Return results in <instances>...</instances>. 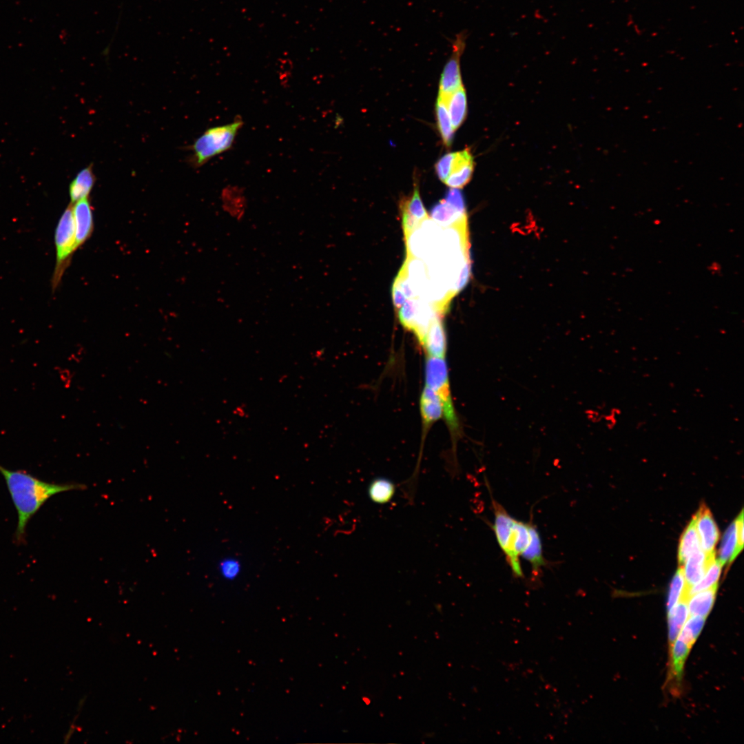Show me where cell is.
<instances>
[{
	"instance_id": "1",
	"label": "cell",
	"mask_w": 744,
	"mask_h": 744,
	"mask_svg": "<svg viewBox=\"0 0 744 744\" xmlns=\"http://www.w3.org/2000/svg\"><path fill=\"white\" fill-rule=\"evenodd\" d=\"M9 494L17 513L14 534L17 544L25 542L26 528L32 517L52 496L59 493L83 490L85 485L75 483L54 484L43 481L24 471L9 470L0 464Z\"/></svg>"
},
{
	"instance_id": "31",
	"label": "cell",
	"mask_w": 744,
	"mask_h": 744,
	"mask_svg": "<svg viewBox=\"0 0 744 744\" xmlns=\"http://www.w3.org/2000/svg\"><path fill=\"white\" fill-rule=\"evenodd\" d=\"M444 200L459 211H466L462 194L457 188L449 189Z\"/></svg>"
},
{
	"instance_id": "25",
	"label": "cell",
	"mask_w": 744,
	"mask_h": 744,
	"mask_svg": "<svg viewBox=\"0 0 744 744\" xmlns=\"http://www.w3.org/2000/svg\"><path fill=\"white\" fill-rule=\"evenodd\" d=\"M705 619L698 615L690 616L683 626L677 638L692 647L704 626Z\"/></svg>"
},
{
	"instance_id": "21",
	"label": "cell",
	"mask_w": 744,
	"mask_h": 744,
	"mask_svg": "<svg viewBox=\"0 0 744 744\" xmlns=\"http://www.w3.org/2000/svg\"><path fill=\"white\" fill-rule=\"evenodd\" d=\"M530 533V542L521 557L530 562L533 573L537 575L540 568L546 565V561L543 556L540 535L534 524L531 526Z\"/></svg>"
},
{
	"instance_id": "18",
	"label": "cell",
	"mask_w": 744,
	"mask_h": 744,
	"mask_svg": "<svg viewBox=\"0 0 744 744\" xmlns=\"http://www.w3.org/2000/svg\"><path fill=\"white\" fill-rule=\"evenodd\" d=\"M689 617L687 599H681L668 611V641L670 648L676 639L683 626Z\"/></svg>"
},
{
	"instance_id": "23",
	"label": "cell",
	"mask_w": 744,
	"mask_h": 744,
	"mask_svg": "<svg viewBox=\"0 0 744 744\" xmlns=\"http://www.w3.org/2000/svg\"><path fill=\"white\" fill-rule=\"evenodd\" d=\"M436 115L438 128L444 145H451L455 130L453 128L448 107L447 101L438 96L436 103Z\"/></svg>"
},
{
	"instance_id": "26",
	"label": "cell",
	"mask_w": 744,
	"mask_h": 744,
	"mask_svg": "<svg viewBox=\"0 0 744 744\" xmlns=\"http://www.w3.org/2000/svg\"><path fill=\"white\" fill-rule=\"evenodd\" d=\"M685 591L686 587L683 569L682 567H679L674 575L670 583L667 601L668 611L676 605L681 599H686Z\"/></svg>"
},
{
	"instance_id": "5",
	"label": "cell",
	"mask_w": 744,
	"mask_h": 744,
	"mask_svg": "<svg viewBox=\"0 0 744 744\" xmlns=\"http://www.w3.org/2000/svg\"><path fill=\"white\" fill-rule=\"evenodd\" d=\"M56 264L52 277L55 289L70 265L76 249L75 228L72 204L63 212L55 229Z\"/></svg>"
},
{
	"instance_id": "29",
	"label": "cell",
	"mask_w": 744,
	"mask_h": 744,
	"mask_svg": "<svg viewBox=\"0 0 744 744\" xmlns=\"http://www.w3.org/2000/svg\"><path fill=\"white\" fill-rule=\"evenodd\" d=\"M417 309V298L408 299L398 309V318L402 326L412 331Z\"/></svg>"
},
{
	"instance_id": "20",
	"label": "cell",
	"mask_w": 744,
	"mask_h": 744,
	"mask_svg": "<svg viewBox=\"0 0 744 744\" xmlns=\"http://www.w3.org/2000/svg\"><path fill=\"white\" fill-rule=\"evenodd\" d=\"M447 107L453 128L456 130L464 121L467 112L466 96L464 86L448 97Z\"/></svg>"
},
{
	"instance_id": "27",
	"label": "cell",
	"mask_w": 744,
	"mask_h": 744,
	"mask_svg": "<svg viewBox=\"0 0 744 744\" xmlns=\"http://www.w3.org/2000/svg\"><path fill=\"white\" fill-rule=\"evenodd\" d=\"M400 209L421 222L429 218L423 205L417 187H415L410 198L402 200Z\"/></svg>"
},
{
	"instance_id": "16",
	"label": "cell",
	"mask_w": 744,
	"mask_h": 744,
	"mask_svg": "<svg viewBox=\"0 0 744 744\" xmlns=\"http://www.w3.org/2000/svg\"><path fill=\"white\" fill-rule=\"evenodd\" d=\"M700 541L693 519L684 529L679 543L678 561L680 567H682L687 559L695 551L701 549Z\"/></svg>"
},
{
	"instance_id": "13",
	"label": "cell",
	"mask_w": 744,
	"mask_h": 744,
	"mask_svg": "<svg viewBox=\"0 0 744 744\" xmlns=\"http://www.w3.org/2000/svg\"><path fill=\"white\" fill-rule=\"evenodd\" d=\"M95 181L96 177L92 165L81 170L70 185L69 194L71 204L89 197Z\"/></svg>"
},
{
	"instance_id": "2",
	"label": "cell",
	"mask_w": 744,
	"mask_h": 744,
	"mask_svg": "<svg viewBox=\"0 0 744 744\" xmlns=\"http://www.w3.org/2000/svg\"><path fill=\"white\" fill-rule=\"evenodd\" d=\"M492 504L495 515L492 527L497 543L506 555L513 575L523 577L519 557L530 542L533 524L513 518L494 499H492Z\"/></svg>"
},
{
	"instance_id": "19",
	"label": "cell",
	"mask_w": 744,
	"mask_h": 744,
	"mask_svg": "<svg viewBox=\"0 0 744 744\" xmlns=\"http://www.w3.org/2000/svg\"><path fill=\"white\" fill-rule=\"evenodd\" d=\"M430 216L442 227H450L467 216L466 211H459L444 199L434 205Z\"/></svg>"
},
{
	"instance_id": "22",
	"label": "cell",
	"mask_w": 744,
	"mask_h": 744,
	"mask_svg": "<svg viewBox=\"0 0 744 744\" xmlns=\"http://www.w3.org/2000/svg\"><path fill=\"white\" fill-rule=\"evenodd\" d=\"M738 555L736 521L734 520L724 533L718 559L723 566L730 564Z\"/></svg>"
},
{
	"instance_id": "34",
	"label": "cell",
	"mask_w": 744,
	"mask_h": 744,
	"mask_svg": "<svg viewBox=\"0 0 744 744\" xmlns=\"http://www.w3.org/2000/svg\"><path fill=\"white\" fill-rule=\"evenodd\" d=\"M392 297L393 305L396 309H399L406 300L404 294L395 283L392 287Z\"/></svg>"
},
{
	"instance_id": "28",
	"label": "cell",
	"mask_w": 744,
	"mask_h": 744,
	"mask_svg": "<svg viewBox=\"0 0 744 744\" xmlns=\"http://www.w3.org/2000/svg\"><path fill=\"white\" fill-rule=\"evenodd\" d=\"M218 570L223 579L233 581L240 575L242 564L236 557H226L219 561Z\"/></svg>"
},
{
	"instance_id": "33",
	"label": "cell",
	"mask_w": 744,
	"mask_h": 744,
	"mask_svg": "<svg viewBox=\"0 0 744 744\" xmlns=\"http://www.w3.org/2000/svg\"><path fill=\"white\" fill-rule=\"evenodd\" d=\"M736 533L737 540V552L739 554L743 548V512L741 510L739 515L735 519Z\"/></svg>"
},
{
	"instance_id": "30",
	"label": "cell",
	"mask_w": 744,
	"mask_h": 744,
	"mask_svg": "<svg viewBox=\"0 0 744 744\" xmlns=\"http://www.w3.org/2000/svg\"><path fill=\"white\" fill-rule=\"evenodd\" d=\"M455 152L443 156L435 164V172L438 178L444 182L452 170Z\"/></svg>"
},
{
	"instance_id": "17",
	"label": "cell",
	"mask_w": 744,
	"mask_h": 744,
	"mask_svg": "<svg viewBox=\"0 0 744 744\" xmlns=\"http://www.w3.org/2000/svg\"><path fill=\"white\" fill-rule=\"evenodd\" d=\"M396 491L395 484L386 477H376L369 484L368 496L371 502L377 504H386L393 498Z\"/></svg>"
},
{
	"instance_id": "3",
	"label": "cell",
	"mask_w": 744,
	"mask_h": 744,
	"mask_svg": "<svg viewBox=\"0 0 744 744\" xmlns=\"http://www.w3.org/2000/svg\"><path fill=\"white\" fill-rule=\"evenodd\" d=\"M242 124L241 119L236 118L232 123L213 127L204 132L192 146L190 161L192 166L200 167L213 157L229 150Z\"/></svg>"
},
{
	"instance_id": "4",
	"label": "cell",
	"mask_w": 744,
	"mask_h": 744,
	"mask_svg": "<svg viewBox=\"0 0 744 744\" xmlns=\"http://www.w3.org/2000/svg\"><path fill=\"white\" fill-rule=\"evenodd\" d=\"M426 386L433 389L439 397L443 408V415L453 433L458 431V420L449 389L447 366L444 358L428 356L425 364Z\"/></svg>"
},
{
	"instance_id": "24",
	"label": "cell",
	"mask_w": 744,
	"mask_h": 744,
	"mask_svg": "<svg viewBox=\"0 0 744 744\" xmlns=\"http://www.w3.org/2000/svg\"><path fill=\"white\" fill-rule=\"evenodd\" d=\"M722 566L723 565L719 560L715 559L709 566L703 578L688 590L686 593L687 599L698 592L718 585Z\"/></svg>"
},
{
	"instance_id": "32",
	"label": "cell",
	"mask_w": 744,
	"mask_h": 744,
	"mask_svg": "<svg viewBox=\"0 0 744 744\" xmlns=\"http://www.w3.org/2000/svg\"><path fill=\"white\" fill-rule=\"evenodd\" d=\"M401 211L402 217V229L405 238L411 233H412L415 229L418 228L422 221L421 222L417 220L415 218L413 217L409 213L404 210Z\"/></svg>"
},
{
	"instance_id": "14",
	"label": "cell",
	"mask_w": 744,
	"mask_h": 744,
	"mask_svg": "<svg viewBox=\"0 0 744 744\" xmlns=\"http://www.w3.org/2000/svg\"><path fill=\"white\" fill-rule=\"evenodd\" d=\"M717 586L698 592L689 597L687 604L689 616L698 615L707 617L714 605Z\"/></svg>"
},
{
	"instance_id": "8",
	"label": "cell",
	"mask_w": 744,
	"mask_h": 744,
	"mask_svg": "<svg viewBox=\"0 0 744 744\" xmlns=\"http://www.w3.org/2000/svg\"><path fill=\"white\" fill-rule=\"evenodd\" d=\"M89 198L87 197L72 204L76 249L91 237L94 230L92 208Z\"/></svg>"
},
{
	"instance_id": "11",
	"label": "cell",
	"mask_w": 744,
	"mask_h": 744,
	"mask_svg": "<svg viewBox=\"0 0 744 744\" xmlns=\"http://www.w3.org/2000/svg\"><path fill=\"white\" fill-rule=\"evenodd\" d=\"M422 345L428 356L444 358L446 351V339L440 316H436L431 320Z\"/></svg>"
},
{
	"instance_id": "15",
	"label": "cell",
	"mask_w": 744,
	"mask_h": 744,
	"mask_svg": "<svg viewBox=\"0 0 744 744\" xmlns=\"http://www.w3.org/2000/svg\"><path fill=\"white\" fill-rule=\"evenodd\" d=\"M692 647L676 638L672 645L670 648V666L668 673V679L679 683L682 677L684 663Z\"/></svg>"
},
{
	"instance_id": "9",
	"label": "cell",
	"mask_w": 744,
	"mask_h": 744,
	"mask_svg": "<svg viewBox=\"0 0 744 744\" xmlns=\"http://www.w3.org/2000/svg\"><path fill=\"white\" fill-rule=\"evenodd\" d=\"M715 559V552L707 554L701 549L694 552L687 559L682 568L686 587L685 597L688 590L703 578Z\"/></svg>"
},
{
	"instance_id": "10",
	"label": "cell",
	"mask_w": 744,
	"mask_h": 744,
	"mask_svg": "<svg viewBox=\"0 0 744 744\" xmlns=\"http://www.w3.org/2000/svg\"><path fill=\"white\" fill-rule=\"evenodd\" d=\"M473 167V158L468 149L455 152L452 170L444 183L451 188L463 187L471 180Z\"/></svg>"
},
{
	"instance_id": "12",
	"label": "cell",
	"mask_w": 744,
	"mask_h": 744,
	"mask_svg": "<svg viewBox=\"0 0 744 744\" xmlns=\"http://www.w3.org/2000/svg\"><path fill=\"white\" fill-rule=\"evenodd\" d=\"M420 407L423 424L425 427L429 426L440 420L443 415L442 404L439 397L433 389L427 386H425L421 394Z\"/></svg>"
},
{
	"instance_id": "7",
	"label": "cell",
	"mask_w": 744,
	"mask_h": 744,
	"mask_svg": "<svg viewBox=\"0 0 744 744\" xmlns=\"http://www.w3.org/2000/svg\"><path fill=\"white\" fill-rule=\"evenodd\" d=\"M698 533L701 548L707 553L715 552L719 531L709 508L702 503L692 517Z\"/></svg>"
},
{
	"instance_id": "6",
	"label": "cell",
	"mask_w": 744,
	"mask_h": 744,
	"mask_svg": "<svg viewBox=\"0 0 744 744\" xmlns=\"http://www.w3.org/2000/svg\"><path fill=\"white\" fill-rule=\"evenodd\" d=\"M467 34L458 33L453 41L452 53L446 62L440 81L438 96L447 101L448 97L463 86L460 71V58L465 47Z\"/></svg>"
}]
</instances>
